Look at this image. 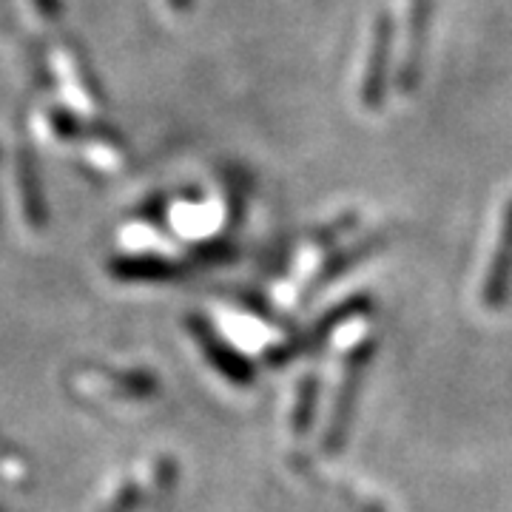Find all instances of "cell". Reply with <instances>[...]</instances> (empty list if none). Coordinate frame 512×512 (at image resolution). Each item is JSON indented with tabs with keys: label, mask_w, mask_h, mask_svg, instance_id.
<instances>
[{
	"label": "cell",
	"mask_w": 512,
	"mask_h": 512,
	"mask_svg": "<svg viewBox=\"0 0 512 512\" xmlns=\"http://www.w3.org/2000/svg\"><path fill=\"white\" fill-rule=\"evenodd\" d=\"M387 40H390V23L387 18L376 20L373 35H370V49H367L365 74H362V103L373 109L382 100V80H384V57H387Z\"/></svg>",
	"instance_id": "obj_1"
},
{
	"label": "cell",
	"mask_w": 512,
	"mask_h": 512,
	"mask_svg": "<svg viewBox=\"0 0 512 512\" xmlns=\"http://www.w3.org/2000/svg\"><path fill=\"white\" fill-rule=\"evenodd\" d=\"M512 268V200L504 211V220H501V234L495 242V256L493 265H490V274H487V288H484V302L487 305H498L504 288H507V279H510Z\"/></svg>",
	"instance_id": "obj_2"
},
{
	"label": "cell",
	"mask_w": 512,
	"mask_h": 512,
	"mask_svg": "<svg viewBox=\"0 0 512 512\" xmlns=\"http://www.w3.org/2000/svg\"><path fill=\"white\" fill-rule=\"evenodd\" d=\"M430 0H410V12H407V52H404V83H413L416 74V60H419L421 35H424V20H427Z\"/></svg>",
	"instance_id": "obj_3"
},
{
	"label": "cell",
	"mask_w": 512,
	"mask_h": 512,
	"mask_svg": "<svg viewBox=\"0 0 512 512\" xmlns=\"http://www.w3.org/2000/svg\"><path fill=\"white\" fill-rule=\"evenodd\" d=\"M18 177L20 188H23V202H26V211L32 217H40L43 214V200H40V180H37L35 163H32V154L29 151H20V163H18Z\"/></svg>",
	"instance_id": "obj_4"
},
{
	"label": "cell",
	"mask_w": 512,
	"mask_h": 512,
	"mask_svg": "<svg viewBox=\"0 0 512 512\" xmlns=\"http://www.w3.org/2000/svg\"><path fill=\"white\" fill-rule=\"evenodd\" d=\"M37 9H40V15H46V18H55L57 12H60V3L57 0H32Z\"/></svg>",
	"instance_id": "obj_5"
},
{
	"label": "cell",
	"mask_w": 512,
	"mask_h": 512,
	"mask_svg": "<svg viewBox=\"0 0 512 512\" xmlns=\"http://www.w3.org/2000/svg\"><path fill=\"white\" fill-rule=\"evenodd\" d=\"M165 3H168L171 12H183L185 6H188V0H165Z\"/></svg>",
	"instance_id": "obj_6"
}]
</instances>
